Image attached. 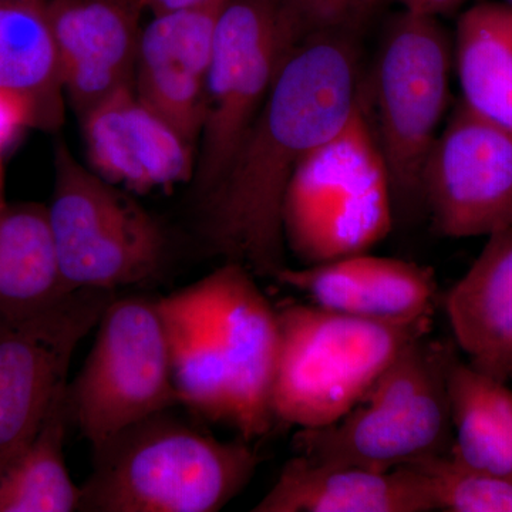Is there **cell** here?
I'll use <instances>...</instances> for the list:
<instances>
[{
  "label": "cell",
  "instance_id": "obj_1",
  "mask_svg": "<svg viewBox=\"0 0 512 512\" xmlns=\"http://www.w3.org/2000/svg\"><path fill=\"white\" fill-rule=\"evenodd\" d=\"M355 33L305 37L276 77L228 173L197 207L205 244L255 278L286 266L282 205L299 163L348 123L360 99Z\"/></svg>",
  "mask_w": 512,
  "mask_h": 512
},
{
  "label": "cell",
  "instance_id": "obj_2",
  "mask_svg": "<svg viewBox=\"0 0 512 512\" xmlns=\"http://www.w3.org/2000/svg\"><path fill=\"white\" fill-rule=\"evenodd\" d=\"M259 463L251 441L215 439L164 410L93 448L79 511H220Z\"/></svg>",
  "mask_w": 512,
  "mask_h": 512
},
{
  "label": "cell",
  "instance_id": "obj_3",
  "mask_svg": "<svg viewBox=\"0 0 512 512\" xmlns=\"http://www.w3.org/2000/svg\"><path fill=\"white\" fill-rule=\"evenodd\" d=\"M410 340L342 419L298 429L296 456L329 466L392 471L453 451L448 366L454 346Z\"/></svg>",
  "mask_w": 512,
  "mask_h": 512
},
{
  "label": "cell",
  "instance_id": "obj_4",
  "mask_svg": "<svg viewBox=\"0 0 512 512\" xmlns=\"http://www.w3.org/2000/svg\"><path fill=\"white\" fill-rule=\"evenodd\" d=\"M394 224L392 183L363 93L335 136L293 173L282 205L286 249L302 266L367 254Z\"/></svg>",
  "mask_w": 512,
  "mask_h": 512
},
{
  "label": "cell",
  "instance_id": "obj_5",
  "mask_svg": "<svg viewBox=\"0 0 512 512\" xmlns=\"http://www.w3.org/2000/svg\"><path fill=\"white\" fill-rule=\"evenodd\" d=\"M272 416L296 429L342 419L414 338L431 332L433 319L383 323L329 311L315 303L276 308Z\"/></svg>",
  "mask_w": 512,
  "mask_h": 512
},
{
  "label": "cell",
  "instance_id": "obj_6",
  "mask_svg": "<svg viewBox=\"0 0 512 512\" xmlns=\"http://www.w3.org/2000/svg\"><path fill=\"white\" fill-rule=\"evenodd\" d=\"M306 35L291 0H229L215 29L195 207L217 190L282 67Z\"/></svg>",
  "mask_w": 512,
  "mask_h": 512
},
{
  "label": "cell",
  "instance_id": "obj_7",
  "mask_svg": "<svg viewBox=\"0 0 512 512\" xmlns=\"http://www.w3.org/2000/svg\"><path fill=\"white\" fill-rule=\"evenodd\" d=\"M60 271L72 291H116L160 275L167 238L160 222L59 144L47 207Z\"/></svg>",
  "mask_w": 512,
  "mask_h": 512
},
{
  "label": "cell",
  "instance_id": "obj_8",
  "mask_svg": "<svg viewBox=\"0 0 512 512\" xmlns=\"http://www.w3.org/2000/svg\"><path fill=\"white\" fill-rule=\"evenodd\" d=\"M450 69V39L437 18L404 10L392 20L373 79L372 121L394 214L424 208L423 171L447 107Z\"/></svg>",
  "mask_w": 512,
  "mask_h": 512
},
{
  "label": "cell",
  "instance_id": "obj_9",
  "mask_svg": "<svg viewBox=\"0 0 512 512\" xmlns=\"http://www.w3.org/2000/svg\"><path fill=\"white\" fill-rule=\"evenodd\" d=\"M96 328L82 372L67 384L69 419L93 448L180 403L157 301L114 296Z\"/></svg>",
  "mask_w": 512,
  "mask_h": 512
},
{
  "label": "cell",
  "instance_id": "obj_10",
  "mask_svg": "<svg viewBox=\"0 0 512 512\" xmlns=\"http://www.w3.org/2000/svg\"><path fill=\"white\" fill-rule=\"evenodd\" d=\"M114 296L104 289H76L45 311L0 316V473L35 439L67 384L74 350Z\"/></svg>",
  "mask_w": 512,
  "mask_h": 512
},
{
  "label": "cell",
  "instance_id": "obj_11",
  "mask_svg": "<svg viewBox=\"0 0 512 512\" xmlns=\"http://www.w3.org/2000/svg\"><path fill=\"white\" fill-rule=\"evenodd\" d=\"M424 208L446 238L512 228V131L463 103L437 136L423 171Z\"/></svg>",
  "mask_w": 512,
  "mask_h": 512
},
{
  "label": "cell",
  "instance_id": "obj_12",
  "mask_svg": "<svg viewBox=\"0 0 512 512\" xmlns=\"http://www.w3.org/2000/svg\"><path fill=\"white\" fill-rule=\"evenodd\" d=\"M210 320L227 369L229 423L255 440L274 426L272 387L278 356V316L247 268L225 262L188 286Z\"/></svg>",
  "mask_w": 512,
  "mask_h": 512
},
{
  "label": "cell",
  "instance_id": "obj_13",
  "mask_svg": "<svg viewBox=\"0 0 512 512\" xmlns=\"http://www.w3.org/2000/svg\"><path fill=\"white\" fill-rule=\"evenodd\" d=\"M228 2L154 15L141 30L134 90L191 147L201 137L215 29Z\"/></svg>",
  "mask_w": 512,
  "mask_h": 512
},
{
  "label": "cell",
  "instance_id": "obj_14",
  "mask_svg": "<svg viewBox=\"0 0 512 512\" xmlns=\"http://www.w3.org/2000/svg\"><path fill=\"white\" fill-rule=\"evenodd\" d=\"M63 93L80 116L134 84L138 0H46Z\"/></svg>",
  "mask_w": 512,
  "mask_h": 512
},
{
  "label": "cell",
  "instance_id": "obj_15",
  "mask_svg": "<svg viewBox=\"0 0 512 512\" xmlns=\"http://www.w3.org/2000/svg\"><path fill=\"white\" fill-rule=\"evenodd\" d=\"M82 121L94 173L111 184L146 192L191 180L194 147L138 97L134 84L101 100Z\"/></svg>",
  "mask_w": 512,
  "mask_h": 512
},
{
  "label": "cell",
  "instance_id": "obj_16",
  "mask_svg": "<svg viewBox=\"0 0 512 512\" xmlns=\"http://www.w3.org/2000/svg\"><path fill=\"white\" fill-rule=\"evenodd\" d=\"M275 281L329 311L397 325L433 319L437 296L436 275L429 266L369 254L296 269L286 266Z\"/></svg>",
  "mask_w": 512,
  "mask_h": 512
},
{
  "label": "cell",
  "instance_id": "obj_17",
  "mask_svg": "<svg viewBox=\"0 0 512 512\" xmlns=\"http://www.w3.org/2000/svg\"><path fill=\"white\" fill-rule=\"evenodd\" d=\"M254 512H431L426 485L410 467L372 471L292 457Z\"/></svg>",
  "mask_w": 512,
  "mask_h": 512
},
{
  "label": "cell",
  "instance_id": "obj_18",
  "mask_svg": "<svg viewBox=\"0 0 512 512\" xmlns=\"http://www.w3.org/2000/svg\"><path fill=\"white\" fill-rule=\"evenodd\" d=\"M444 308L468 363L498 382L512 379V228L488 237Z\"/></svg>",
  "mask_w": 512,
  "mask_h": 512
},
{
  "label": "cell",
  "instance_id": "obj_19",
  "mask_svg": "<svg viewBox=\"0 0 512 512\" xmlns=\"http://www.w3.org/2000/svg\"><path fill=\"white\" fill-rule=\"evenodd\" d=\"M73 292L64 281L46 205L6 204L0 210V316L45 311Z\"/></svg>",
  "mask_w": 512,
  "mask_h": 512
},
{
  "label": "cell",
  "instance_id": "obj_20",
  "mask_svg": "<svg viewBox=\"0 0 512 512\" xmlns=\"http://www.w3.org/2000/svg\"><path fill=\"white\" fill-rule=\"evenodd\" d=\"M454 56L464 106L512 131V3L480 2L461 13Z\"/></svg>",
  "mask_w": 512,
  "mask_h": 512
},
{
  "label": "cell",
  "instance_id": "obj_21",
  "mask_svg": "<svg viewBox=\"0 0 512 512\" xmlns=\"http://www.w3.org/2000/svg\"><path fill=\"white\" fill-rule=\"evenodd\" d=\"M157 302L167 332L178 400L204 419L229 423L227 369L210 320L188 289Z\"/></svg>",
  "mask_w": 512,
  "mask_h": 512
},
{
  "label": "cell",
  "instance_id": "obj_22",
  "mask_svg": "<svg viewBox=\"0 0 512 512\" xmlns=\"http://www.w3.org/2000/svg\"><path fill=\"white\" fill-rule=\"evenodd\" d=\"M45 3L0 0V89L35 104L40 124L62 119L63 87Z\"/></svg>",
  "mask_w": 512,
  "mask_h": 512
},
{
  "label": "cell",
  "instance_id": "obj_23",
  "mask_svg": "<svg viewBox=\"0 0 512 512\" xmlns=\"http://www.w3.org/2000/svg\"><path fill=\"white\" fill-rule=\"evenodd\" d=\"M69 421L64 384L35 439L0 473V512L79 511L82 488L70 477L63 453Z\"/></svg>",
  "mask_w": 512,
  "mask_h": 512
},
{
  "label": "cell",
  "instance_id": "obj_24",
  "mask_svg": "<svg viewBox=\"0 0 512 512\" xmlns=\"http://www.w3.org/2000/svg\"><path fill=\"white\" fill-rule=\"evenodd\" d=\"M453 453L468 466L512 478V451L487 394V376L454 352L448 366Z\"/></svg>",
  "mask_w": 512,
  "mask_h": 512
},
{
  "label": "cell",
  "instance_id": "obj_25",
  "mask_svg": "<svg viewBox=\"0 0 512 512\" xmlns=\"http://www.w3.org/2000/svg\"><path fill=\"white\" fill-rule=\"evenodd\" d=\"M404 467L419 474L436 511L512 512V478L468 466L453 451Z\"/></svg>",
  "mask_w": 512,
  "mask_h": 512
},
{
  "label": "cell",
  "instance_id": "obj_26",
  "mask_svg": "<svg viewBox=\"0 0 512 512\" xmlns=\"http://www.w3.org/2000/svg\"><path fill=\"white\" fill-rule=\"evenodd\" d=\"M306 35L355 33L384 0H291Z\"/></svg>",
  "mask_w": 512,
  "mask_h": 512
},
{
  "label": "cell",
  "instance_id": "obj_27",
  "mask_svg": "<svg viewBox=\"0 0 512 512\" xmlns=\"http://www.w3.org/2000/svg\"><path fill=\"white\" fill-rule=\"evenodd\" d=\"M32 127H42L35 104L20 94L0 89V157Z\"/></svg>",
  "mask_w": 512,
  "mask_h": 512
},
{
  "label": "cell",
  "instance_id": "obj_28",
  "mask_svg": "<svg viewBox=\"0 0 512 512\" xmlns=\"http://www.w3.org/2000/svg\"><path fill=\"white\" fill-rule=\"evenodd\" d=\"M487 394L512 451V390L507 383L487 377Z\"/></svg>",
  "mask_w": 512,
  "mask_h": 512
},
{
  "label": "cell",
  "instance_id": "obj_29",
  "mask_svg": "<svg viewBox=\"0 0 512 512\" xmlns=\"http://www.w3.org/2000/svg\"><path fill=\"white\" fill-rule=\"evenodd\" d=\"M392 2L399 3L407 12L437 18L444 13L453 12L464 0H392Z\"/></svg>",
  "mask_w": 512,
  "mask_h": 512
},
{
  "label": "cell",
  "instance_id": "obj_30",
  "mask_svg": "<svg viewBox=\"0 0 512 512\" xmlns=\"http://www.w3.org/2000/svg\"><path fill=\"white\" fill-rule=\"evenodd\" d=\"M211 0H138L141 9L146 8L154 15L174 12V10L190 9L195 6L205 5Z\"/></svg>",
  "mask_w": 512,
  "mask_h": 512
},
{
  "label": "cell",
  "instance_id": "obj_31",
  "mask_svg": "<svg viewBox=\"0 0 512 512\" xmlns=\"http://www.w3.org/2000/svg\"><path fill=\"white\" fill-rule=\"evenodd\" d=\"M8 204L5 200V174H3V157H0V210Z\"/></svg>",
  "mask_w": 512,
  "mask_h": 512
},
{
  "label": "cell",
  "instance_id": "obj_32",
  "mask_svg": "<svg viewBox=\"0 0 512 512\" xmlns=\"http://www.w3.org/2000/svg\"><path fill=\"white\" fill-rule=\"evenodd\" d=\"M10 2H35V3H45L46 0H10Z\"/></svg>",
  "mask_w": 512,
  "mask_h": 512
},
{
  "label": "cell",
  "instance_id": "obj_33",
  "mask_svg": "<svg viewBox=\"0 0 512 512\" xmlns=\"http://www.w3.org/2000/svg\"><path fill=\"white\" fill-rule=\"evenodd\" d=\"M507 2H510V3H512V0H507Z\"/></svg>",
  "mask_w": 512,
  "mask_h": 512
}]
</instances>
